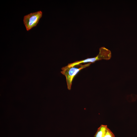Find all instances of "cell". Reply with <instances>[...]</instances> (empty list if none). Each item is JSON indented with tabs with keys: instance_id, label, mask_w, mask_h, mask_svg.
Returning a JSON list of instances; mask_svg holds the SVG:
<instances>
[{
	"instance_id": "obj_3",
	"label": "cell",
	"mask_w": 137,
	"mask_h": 137,
	"mask_svg": "<svg viewBox=\"0 0 137 137\" xmlns=\"http://www.w3.org/2000/svg\"><path fill=\"white\" fill-rule=\"evenodd\" d=\"M105 59V58L103 54L100 52H99L98 54L96 57L89 58L80 61H78L74 62L68 64L66 66L67 67L73 66L75 65L82 63H92L96 61Z\"/></svg>"
},
{
	"instance_id": "obj_2",
	"label": "cell",
	"mask_w": 137,
	"mask_h": 137,
	"mask_svg": "<svg viewBox=\"0 0 137 137\" xmlns=\"http://www.w3.org/2000/svg\"><path fill=\"white\" fill-rule=\"evenodd\" d=\"M42 14V12L39 11L31 13L24 16V23L27 31L36 26Z\"/></svg>"
},
{
	"instance_id": "obj_1",
	"label": "cell",
	"mask_w": 137,
	"mask_h": 137,
	"mask_svg": "<svg viewBox=\"0 0 137 137\" xmlns=\"http://www.w3.org/2000/svg\"><path fill=\"white\" fill-rule=\"evenodd\" d=\"M92 63H89L85 64L81 63L75 65L72 67H67L66 66L61 68V73L64 75L66 81L68 89H71L72 81L74 77L81 70L89 66Z\"/></svg>"
},
{
	"instance_id": "obj_4",
	"label": "cell",
	"mask_w": 137,
	"mask_h": 137,
	"mask_svg": "<svg viewBox=\"0 0 137 137\" xmlns=\"http://www.w3.org/2000/svg\"><path fill=\"white\" fill-rule=\"evenodd\" d=\"M107 128V125H101L98 128L94 137H104Z\"/></svg>"
},
{
	"instance_id": "obj_5",
	"label": "cell",
	"mask_w": 137,
	"mask_h": 137,
	"mask_svg": "<svg viewBox=\"0 0 137 137\" xmlns=\"http://www.w3.org/2000/svg\"><path fill=\"white\" fill-rule=\"evenodd\" d=\"M104 137H115V135L111 130L107 127Z\"/></svg>"
}]
</instances>
